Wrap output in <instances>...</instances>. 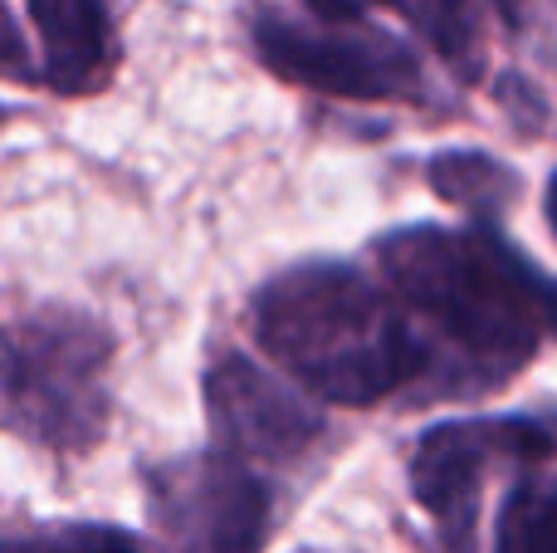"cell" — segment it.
Instances as JSON below:
<instances>
[{
	"label": "cell",
	"mask_w": 557,
	"mask_h": 553,
	"mask_svg": "<svg viewBox=\"0 0 557 553\" xmlns=\"http://www.w3.org/2000/svg\"><path fill=\"white\" fill-rule=\"evenodd\" d=\"M206 411L221 451L240 460H298L323 431V417L245 353H225L206 372Z\"/></svg>",
	"instance_id": "obj_7"
},
{
	"label": "cell",
	"mask_w": 557,
	"mask_h": 553,
	"mask_svg": "<svg viewBox=\"0 0 557 553\" xmlns=\"http://www.w3.org/2000/svg\"><path fill=\"white\" fill-rule=\"evenodd\" d=\"M255 333L308 392L347 407L392 397L425 368L411 323L347 265H304L270 280L255 294Z\"/></svg>",
	"instance_id": "obj_2"
},
{
	"label": "cell",
	"mask_w": 557,
	"mask_h": 553,
	"mask_svg": "<svg viewBox=\"0 0 557 553\" xmlns=\"http://www.w3.org/2000/svg\"><path fill=\"white\" fill-rule=\"evenodd\" d=\"M367 5H376V0H308V10H318V15H362ZM386 5H406V0H386Z\"/></svg>",
	"instance_id": "obj_13"
},
{
	"label": "cell",
	"mask_w": 557,
	"mask_h": 553,
	"mask_svg": "<svg viewBox=\"0 0 557 553\" xmlns=\"http://www.w3.org/2000/svg\"><path fill=\"white\" fill-rule=\"evenodd\" d=\"M431 186L455 206H470V211H504L519 192V176L509 167H499L484 152H445L431 162Z\"/></svg>",
	"instance_id": "obj_10"
},
{
	"label": "cell",
	"mask_w": 557,
	"mask_h": 553,
	"mask_svg": "<svg viewBox=\"0 0 557 553\" xmlns=\"http://www.w3.org/2000/svg\"><path fill=\"white\" fill-rule=\"evenodd\" d=\"M152 519L166 553H260L270 486L240 456H191L152 476Z\"/></svg>",
	"instance_id": "obj_5"
},
{
	"label": "cell",
	"mask_w": 557,
	"mask_h": 553,
	"mask_svg": "<svg viewBox=\"0 0 557 553\" xmlns=\"http://www.w3.org/2000/svg\"><path fill=\"white\" fill-rule=\"evenodd\" d=\"M386 290L425 314L484 378H504L557 333V284L494 231L416 225L376 245Z\"/></svg>",
	"instance_id": "obj_1"
},
{
	"label": "cell",
	"mask_w": 557,
	"mask_h": 553,
	"mask_svg": "<svg viewBox=\"0 0 557 553\" xmlns=\"http://www.w3.org/2000/svg\"><path fill=\"white\" fill-rule=\"evenodd\" d=\"M548 225L557 231V172H553V182H548Z\"/></svg>",
	"instance_id": "obj_14"
},
{
	"label": "cell",
	"mask_w": 557,
	"mask_h": 553,
	"mask_svg": "<svg viewBox=\"0 0 557 553\" xmlns=\"http://www.w3.org/2000/svg\"><path fill=\"white\" fill-rule=\"evenodd\" d=\"M0 553H143L133 534L103 525H69V529H45L29 539H5Z\"/></svg>",
	"instance_id": "obj_12"
},
{
	"label": "cell",
	"mask_w": 557,
	"mask_h": 553,
	"mask_svg": "<svg viewBox=\"0 0 557 553\" xmlns=\"http://www.w3.org/2000/svg\"><path fill=\"white\" fill-rule=\"evenodd\" d=\"M108 339L84 319L0 329V421L45 446H88L108 417Z\"/></svg>",
	"instance_id": "obj_3"
},
{
	"label": "cell",
	"mask_w": 557,
	"mask_h": 553,
	"mask_svg": "<svg viewBox=\"0 0 557 553\" xmlns=\"http://www.w3.org/2000/svg\"><path fill=\"white\" fill-rule=\"evenodd\" d=\"M59 94H84L113 69V0H25Z\"/></svg>",
	"instance_id": "obj_8"
},
{
	"label": "cell",
	"mask_w": 557,
	"mask_h": 553,
	"mask_svg": "<svg viewBox=\"0 0 557 553\" xmlns=\"http://www.w3.org/2000/svg\"><path fill=\"white\" fill-rule=\"evenodd\" d=\"M255 49L288 84L318 88L333 98L392 103L421 98V64L401 39L372 29L362 15H278L264 10L255 20Z\"/></svg>",
	"instance_id": "obj_4"
},
{
	"label": "cell",
	"mask_w": 557,
	"mask_h": 553,
	"mask_svg": "<svg viewBox=\"0 0 557 553\" xmlns=\"http://www.w3.org/2000/svg\"><path fill=\"white\" fill-rule=\"evenodd\" d=\"M494 553H557V476H529L509 490L499 509Z\"/></svg>",
	"instance_id": "obj_9"
},
{
	"label": "cell",
	"mask_w": 557,
	"mask_h": 553,
	"mask_svg": "<svg viewBox=\"0 0 557 553\" xmlns=\"http://www.w3.org/2000/svg\"><path fill=\"white\" fill-rule=\"evenodd\" d=\"M553 456V437L533 421H445V427L425 431L411 460V486L416 500L431 509L435 529L465 549L474 539V519H480V490L490 466L513 460V466H539Z\"/></svg>",
	"instance_id": "obj_6"
},
{
	"label": "cell",
	"mask_w": 557,
	"mask_h": 553,
	"mask_svg": "<svg viewBox=\"0 0 557 553\" xmlns=\"http://www.w3.org/2000/svg\"><path fill=\"white\" fill-rule=\"evenodd\" d=\"M416 25L441 45V54L460 69H474L480 49V0H406Z\"/></svg>",
	"instance_id": "obj_11"
}]
</instances>
